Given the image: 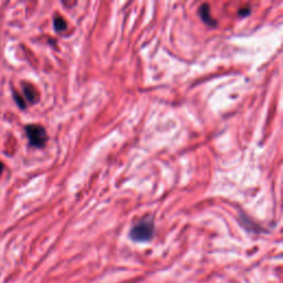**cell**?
I'll return each mask as SVG.
<instances>
[{"instance_id": "cell-1", "label": "cell", "mask_w": 283, "mask_h": 283, "mask_svg": "<svg viewBox=\"0 0 283 283\" xmlns=\"http://www.w3.org/2000/svg\"><path fill=\"white\" fill-rule=\"evenodd\" d=\"M154 232V222L151 219H144L131 228L128 236L135 242H148L153 239Z\"/></svg>"}, {"instance_id": "cell-2", "label": "cell", "mask_w": 283, "mask_h": 283, "mask_svg": "<svg viewBox=\"0 0 283 283\" xmlns=\"http://www.w3.org/2000/svg\"><path fill=\"white\" fill-rule=\"evenodd\" d=\"M26 133L29 138V142L34 147H43L46 145L48 135L44 127L37 124H30L26 127Z\"/></svg>"}, {"instance_id": "cell-3", "label": "cell", "mask_w": 283, "mask_h": 283, "mask_svg": "<svg viewBox=\"0 0 283 283\" xmlns=\"http://www.w3.org/2000/svg\"><path fill=\"white\" fill-rule=\"evenodd\" d=\"M22 89H23L24 97H26L29 102H31V103L37 102L38 93L36 91V89H34L31 84L24 82V83H22Z\"/></svg>"}, {"instance_id": "cell-4", "label": "cell", "mask_w": 283, "mask_h": 283, "mask_svg": "<svg viewBox=\"0 0 283 283\" xmlns=\"http://www.w3.org/2000/svg\"><path fill=\"white\" fill-rule=\"evenodd\" d=\"M199 14H200V17H201L202 20L205 21L206 23L210 24V26H212V24H216V21H213L211 16H210L209 6H208L207 3L201 4L200 8H199Z\"/></svg>"}, {"instance_id": "cell-5", "label": "cell", "mask_w": 283, "mask_h": 283, "mask_svg": "<svg viewBox=\"0 0 283 283\" xmlns=\"http://www.w3.org/2000/svg\"><path fill=\"white\" fill-rule=\"evenodd\" d=\"M53 26L56 31H63L67 29V21L62 17H57L53 21Z\"/></svg>"}, {"instance_id": "cell-6", "label": "cell", "mask_w": 283, "mask_h": 283, "mask_svg": "<svg viewBox=\"0 0 283 283\" xmlns=\"http://www.w3.org/2000/svg\"><path fill=\"white\" fill-rule=\"evenodd\" d=\"M13 96H14V100H16V102H17V104L19 106H20L21 108H24L26 107V103H24V101H23V98L19 95V94L14 91L13 92Z\"/></svg>"}, {"instance_id": "cell-7", "label": "cell", "mask_w": 283, "mask_h": 283, "mask_svg": "<svg viewBox=\"0 0 283 283\" xmlns=\"http://www.w3.org/2000/svg\"><path fill=\"white\" fill-rule=\"evenodd\" d=\"M2 171H3V165H2V163L0 162V174L2 173Z\"/></svg>"}]
</instances>
